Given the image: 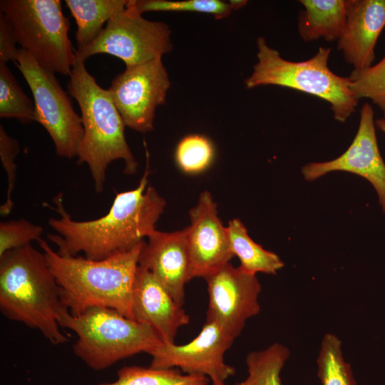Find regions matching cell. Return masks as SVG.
<instances>
[{
	"mask_svg": "<svg viewBox=\"0 0 385 385\" xmlns=\"http://www.w3.org/2000/svg\"><path fill=\"white\" fill-rule=\"evenodd\" d=\"M148 155L145 173L136 188L116 192L108 213L92 220H75L63 205L59 192L53 199L58 217H51L48 225L56 232L48 235L57 252L63 255L101 260L128 251L155 230L165 201L152 186H148Z\"/></svg>",
	"mask_w": 385,
	"mask_h": 385,
	"instance_id": "cell-1",
	"label": "cell"
},
{
	"mask_svg": "<svg viewBox=\"0 0 385 385\" xmlns=\"http://www.w3.org/2000/svg\"><path fill=\"white\" fill-rule=\"evenodd\" d=\"M144 241L101 260L61 255L42 238L38 242L60 287L61 299L71 314L103 307L133 319V287Z\"/></svg>",
	"mask_w": 385,
	"mask_h": 385,
	"instance_id": "cell-2",
	"label": "cell"
},
{
	"mask_svg": "<svg viewBox=\"0 0 385 385\" xmlns=\"http://www.w3.org/2000/svg\"><path fill=\"white\" fill-rule=\"evenodd\" d=\"M0 310L8 319L38 330L51 344L68 341L58 320L68 310L42 251L31 244L0 256Z\"/></svg>",
	"mask_w": 385,
	"mask_h": 385,
	"instance_id": "cell-3",
	"label": "cell"
},
{
	"mask_svg": "<svg viewBox=\"0 0 385 385\" xmlns=\"http://www.w3.org/2000/svg\"><path fill=\"white\" fill-rule=\"evenodd\" d=\"M68 76V91L78 103L84 130L78 163L88 165L94 189L101 193L110 163L122 160L124 173L133 175L138 163L125 138V125L108 89L97 83L78 58Z\"/></svg>",
	"mask_w": 385,
	"mask_h": 385,
	"instance_id": "cell-4",
	"label": "cell"
},
{
	"mask_svg": "<svg viewBox=\"0 0 385 385\" xmlns=\"http://www.w3.org/2000/svg\"><path fill=\"white\" fill-rule=\"evenodd\" d=\"M58 323L76 334L73 354L95 371L141 352L149 354L163 343L151 326L108 307H93L77 315L65 310Z\"/></svg>",
	"mask_w": 385,
	"mask_h": 385,
	"instance_id": "cell-5",
	"label": "cell"
},
{
	"mask_svg": "<svg viewBox=\"0 0 385 385\" xmlns=\"http://www.w3.org/2000/svg\"><path fill=\"white\" fill-rule=\"evenodd\" d=\"M257 46L258 61L245 80L247 88L275 85L315 96L330 104L334 118L339 122L355 111L359 100L350 88L349 78L335 74L328 67L331 48L321 46L311 58L291 61L270 47L262 36L257 38Z\"/></svg>",
	"mask_w": 385,
	"mask_h": 385,
	"instance_id": "cell-6",
	"label": "cell"
},
{
	"mask_svg": "<svg viewBox=\"0 0 385 385\" xmlns=\"http://www.w3.org/2000/svg\"><path fill=\"white\" fill-rule=\"evenodd\" d=\"M0 12L9 23L21 49L47 71L70 75L76 56L61 1L1 0Z\"/></svg>",
	"mask_w": 385,
	"mask_h": 385,
	"instance_id": "cell-7",
	"label": "cell"
},
{
	"mask_svg": "<svg viewBox=\"0 0 385 385\" xmlns=\"http://www.w3.org/2000/svg\"><path fill=\"white\" fill-rule=\"evenodd\" d=\"M171 31L168 24L145 19L128 0L125 8L115 15L100 35L89 45L75 50L76 58L85 62L89 57L106 53L122 60L126 66L144 63L172 50Z\"/></svg>",
	"mask_w": 385,
	"mask_h": 385,
	"instance_id": "cell-8",
	"label": "cell"
},
{
	"mask_svg": "<svg viewBox=\"0 0 385 385\" xmlns=\"http://www.w3.org/2000/svg\"><path fill=\"white\" fill-rule=\"evenodd\" d=\"M15 64L32 92L36 121L51 136L56 153L68 159L77 157L84 133L81 117L55 73L43 68L21 48Z\"/></svg>",
	"mask_w": 385,
	"mask_h": 385,
	"instance_id": "cell-9",
	"label": "cell"
},
{
	"mask_svg": "<svg viewBox=\"0 0 385 385\" xmlns=\"http://www.w3.org/2000/svg\"><path fill=\"white\" fill-rule=\"evenodd\" d=\"M170 86L162 58L126 66L108 91L125 126L140 132L153 130L155 112L164 104Z\"/></svg>",
	"mask_w": 385,
	"mask_h": 385,
	"instance_id": "cell-10",
	"label": "cell"
},
{
	"mask_svg": "<svg viewBox=\"0 0 385 385\" xmlns=\"http://www.w3.org/2000/svg\"><path fill=\"white\" fill-rule=\"evenodd\" d=\"M234 340L218 323L206 320L200 333L190 342L182 345L163 342L155 348L149 354L152 357L150 366L176 368L184 374L225 381L235 374V369L224 359Z\"/></svg>",
	"mask_w": 385,
	"mask_h": 385,
	"instance_id": "cell-11",
	"label": "cell"
},
{
	"mask_svg": "<svg viewBox=\"0 0 385 385\" xmlns=\"http://www.w3.org/2000/svg\"><path fill=\"white\" fill-rule=\"evenodd\" d=\"M204 279L209 299L206 320L216 322L235 339L247 320L260 311L262 287L256 274L229 262Z\"/></svg>",
	"mask_w": 385,
	"mask_h": 385,
	"instance_id": "cell-12",
	"label": "cell"
},
{
	"mask_svg": "<svg viewBox=\"0 0 385 385\" xmlns=\"http://www.w3.org/2000/svg\"><path fill=\"white\" fill-rule=\"evenodd\" d=\"M332 171L352 173L369 181L385 213V163L377 144L374 109L369 103L362 106L357 133L342 155L329 161L307 164L302 169L304 179L308 181Z\"/></svg>",
	"mask_w": 385,
	"mask_h": 385,
	"instance_id": "cell-13",
	"label": "cell"
},
{
	"mask_svg": "<svg viewBox=\"0 0 385 385\" xmlns=\"http://www.w3.org/2000/svg\"><path fill=\"white\" fill-rule=\"evenodd\" d=\"M190 225L185 228L190 261V279L205 278L234 257L227 227L217 216V204L207 191L190 211Z\"/></svg>",
	"mask_w": 385,
	"mask_h": 385,
	"instance_id": "cell-14",
	"label": "cell"
},
{
	"mask_svg": "<svg viewBox=\"0 0 385 385\" xmlns=\"http://www.w3.org/2000/svg\"><path fill=\"white\" fill-rule=\"evenodd\" d=\"M144 241L139 265L150 271L183 306L185 284L190 281V261L185 229L172 232L154 230Z\"/></svg>",
	"mask_w": 385,
	"mask_h": 385,
	"instance_id": "cell-15",
	"label": "cell"
},
{
	"mask_svg": "<svg viewBox=\"0 0 385 385\" xmlns=\"http://www.w3.org/2000/svg\"><path fill=\"white\" fill-rule=\"evenodd\" d=\"M133 319L151 326L163 342L175 343L190 317L147 269L138 265L133 287Z\"/></svg>",
	"mask_w": 385,
	"mask_h": 385,
	"instance_id": "cell-16",
	"label": "cell"
},
{
	"mask_svg": "<svg viewBox=\"0 0 385 385\" xmlns=\"http://www.w3.org/2000/svg\"><path fill=\"white\" fill-rule=\"evenodd\" d=\"M346 22L337 48L354 70L372 66L378 38L385 27V0H346Z\"/></svg>",
	"mask_w": 385,
	"mask_h": 385,
	"instance_id": "cell-17",
	"label": "cell"
},
{
	"mask_svg": "<svg viewBox=\"0 0 385 385\" xmlns=\"http://www.w3.org/2000/svg\"><path fill=\"white\" fill-rule=\"evenodd\" d=\"M299 2L304 6L298 20V32L303 41L339 39L346 22V0H301Z\"/></svg>",
	"mask_w": 385,
	"mask_h": 385,
	"instance_id": "cell-18",
	"label": "cell"
},
{
	"mask_svg": "<svg viewBox=\"0 0 385 385\" xmlns=\"http://www.w3.org/2000/svg\"><path fill=\"white\" fill-rule=\"evenodd\" d=\"M66 5L74 18L77 29V49L93 42L106 24L123 10L128 0H66Z\"/></svg>",
	"mask_w": 385,
	"mask_h": 385,
	"instance_id": "cell-19",
	"label": "cell"
},
{
	"mask_svg": "<svg viewBox=\"0 0 385 385\" xmlns=\"http://www.w3.org/2000/svg\"><path fill=\"white\" fill-rule=\"evenodd\" d=\"M227 231L231 251L239 258L240 267L244 271L253 274L257 272L275 274L284 267V262L277 254L265 250L251 239L239 219L230 220Z\"/></svg>",
	"mask_w": 385,
	"mask_h": 385,
	"instance_id": "cell-20",
	"label": "cell"
},
{
	"mask_svg": "<svg viewBox=\"0 0 385 385\" xmlns=\"http://www.w3.org/2000/svg\"><path fill=\"white\" fill-rule=\"evenodd\" d=\"M289 354V349L278 342L248 353L247 376L235 385H281L280 373Z\"/></svg>",
	"mask_w": 385,
	"mask_h": 385,
	"instance_id": "cell-21",
	"label": "cell"
},
{
	"mask_svg": "<svg viewBox=\"0 0 385 385\" xmlns=\"http://www.w3.org/2000/svg\"><path fill=\"white\" fill-rule=\"evenodd\" d=\"M209 378L183 374L176 368L155 369L129 366L119 369L118 378L111 383L98 385H208Z\"/></svg>",
	"mask_w": 385,
	"mask_h": 385,
	"instance_id": "cell-22",
	"label": "cell"
},
{
	"mask_svg": "<svg viewBox=\"0 0 385 385\" xmlns=\"http://www.w3.org/2000/svg\"><path fill=\"white\" fill-rule=\"evenodd\" d=\"M317 376L322 385H357L351 365L345 361L342 342L334 334H326L317 357Z\"/></svg>",
	"mask_w": 385,
	"mask_h": 385,
	"instance_id": "cell-23",
	"label": "cell"
},
{
	"mask_svg": "<svg viewBox=\"0 0 385 385\" xmlns=\"http://www.w3.org/2000/svg\"><path fill=\"white\" fill-rule=\"evenodd\" d=\"M0 118L36 121L34 103L24 93L6 63H0Z\"/></svg>",
	"mask_w": 385,
	"mask_h": 385,
	"instance_id": "cell-24",
	"label": "cell"
},
{
	"mask_svg": "<svg viewBox=\"0 0 385 385\" xmlns=\"http://www.w3.org/2000/svg\"><path fill=\"white\" fill-rule=\"evenodd\" d=\"M215 150L212 142L205 135L190 134L178 143L175 153L179 168L189 174L201 173L213 161Z\"/></svg>",
	"mask_w": 385,
	"mask_h": 385,
	"instance_id": "cell-25",
	"label": "cell"
},
{
	"mask_svg": "<svg viewBox=\"0 0 385 385\" xmlns=\"http://www.w3.org/2000/svg\"><path fill=\"white\" fill-rule=\"evenodd\" d=\"M141 14L145 11H188L212 14L216 19L227 17L232 11L229 3L220 0H135Z\"/></svg>",
	"mask_w": 385,
	"mask_h": 385,
	"instance_id": "cell-26",
	"label": "cell"
},
{
	"mask_svg": "<svg viewBox=\"0 0 385 385\" xmlns=\"http://www.w3.org/2000/svg\"><path fill=\"white\" fill-rule=\"evenodd\" d=\"M348 78L350 88L358 100L369 98L381 111L385 109V56L366 70L353 71Z\"/></svg>",
	"mask_w": 385,
	"mask_h": 385,
	"instance_id": "cell-27",
	"label": "cell"
},
{
	"mask_svg": "<svg viewBox=\"0 0 385 385\" xmlns=\"http://www.w3.org/2000/svg\"><path fill=\"white\" fill-rule=\"evenodd\" d=\"M43 228L26 219L0 222V256L6 252L31 244L41 239Z\"/></svg>",
	"mask_w": 385,
	"mask_h": 385,
	"instance_id": "cell-28",
	"label": "cell"
},
{
	"mask_svg": "<svg viewBox=\"0 0 385 385\" xmlns=\"http://www.w3.org/2000/svg\"><path fill=\"white\" fill-rule=\"evenodd\" d=\"M20 152V146L17 140L11 137L0 125V159L6 173L7 190L6 200L0 207V215L2 217L9 215L13 208L12 194L16 181V164L15 160Z\"/></svg>",
	"mask_w": 385,
	"mask_h": 385,
	"instance_id": "cell-29",
	"label": "cell"
},
{
	"mask_svg": "<svg viewBox=\"0 0 385 385\" xmlns=\"http://www.w3.org/2000/svg\"><path fill=\"white\" fill-rule=\"evenodd\" d=\"M16 43L9 23L0 12V63L16 62L19 52Z\"/></svg>",
	"mask_w": 385,
	"mask_h": 385,
	"instance_id": "cell-30",
	"label": "cell"
},
{
	"mask_svg": "<svg viewBox=\"0 0 385 385\" xmlns=\"http://www.w3.org/2000/svg\"><path fill=\"white\" fill-rule=\"evenodd\" d=\"M247 3V1H245V0H231L229 1V4L232 10L239 9L245 6Z\"/></svg>",
	"mask_w": 385,
	"mask_h": 385,
	"instance_id": "cell-31",
	"label": "cell"
},
{
	"mask_svg": "<svg viewBox=\"0 0 385 385\" xmlns=\"http://www.w3.org/2000/svg\"><path fill=\"white\" fill-rule=\"evenodd\" d=\"M376 124L378 126V128L385 133V119L379 118L376 120Z\"/></svg>",
	"mask_w": 385,
	"mask_h": 385,
	"instance_id": "cell-32",
	"label": "cell"
},
{
	"mask_svg": "<svg viewBox=\"0 0 385 385\" xmlns=\"http://www.w3.org/2000/svg\"><path fill=\"white\" fill-rule=\"evenodd\" d=\"M212 385H227L224 381L220 379H212L211 380Z\"/></svg>",
	"mask_w": 385,
	"mask_h": 385,
	"instance_id": "cell-33",
	"label": "cell"
},
{
	"mask_svg": "<svg viewBox=\"0 0 385 385\" xmlns=\"http://www.w3.org/2000/svg\"><path fill=\"white\" fill-rule=\"evenodd\" d=\"M382 111H383V113H384V118L385 119V109H384Z\"/></svg>",
	"mask_w": 385,
	"mask_h": 385,
	"instance_id": "cell-34",
	"label": "cell"
}]
</instances>
